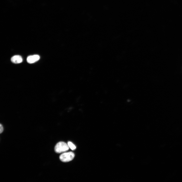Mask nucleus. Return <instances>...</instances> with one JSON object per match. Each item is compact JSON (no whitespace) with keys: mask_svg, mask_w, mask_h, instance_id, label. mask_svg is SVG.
Here are the masks:
<instances>
[{"mask_svg":"<svg viewBox=\"0 0 182 182\" xmlns=\"http://www.w3.org/2000/svg\"><path fill=\"white\" fill-rule=\"evenodd\" d=\"M69 148L67 144L64 142H60L55 146L54 150L56 153H60L67 151Z\"/></svg>","mask_w":182,"mask_h":182,"instance_id":"1","label":"nucleus"},{"mask_svg":"<svg viewBox=\"0 0 182 182\" xmlns=\"http://www.w3.org/2000/svg\"><path fill=\"white\" fill-rule=\"evenodd\" d=\"M75 154L74 153L69 152L61 154L59 156V159L62 162H67L72 160Z\"/></svg>","mask_w":182,"mask_h":182,"instance_id":"2","label":"nucleus"},{"mask_svg":"<svg viewBox=\"0 0 182 182\" xmlns=\"http://www.w3.org/2000/svg\"><path fill=\"white\" fill-rule=\"evenodd\" d=\"M40 59L39 56L37 55H34L28 56L27 58V61L29 63H32L38 61Z\"/></svg>","mask_w":182,"mask_h":182,"instance_id":"3","label":"nucleus"},{"mask_svg":"<svg viewBox=\"0 0 182 182\" xmlns=\"http://www.w3.org/2000/svg\"><path fill=\"white\" fill-rule=\"evenodd\" d=\"M11 60L13 63H19L22 62V59L21 56L16 55L12 57L11 58Z\"/></svg>","mask_w":182,"mask_h":182,"instance_id":"4","label":"nucleus"},{"mask_svg":"<svg viewBox=\"0 0 182 182\" xmlns=\"http://www.w3.org/2000/svg\"><path fill=\"white\" fill-rule=\"evenodd\" d=\"M67 144L69 148L72 150H74L76 149V146L72 142L70 141L68 142Z\"/></svg>","mask_w":182,"mask_h":182,"instance_id":"5","label":"nucleus"},{"mask_svg":"<svg viewBox=\"0 0 182 182\" xmlns=\"http://www.w3.org/2000/svg\"><path fill=\"white\" fill-rule=\"evenodd\" d=\"M3 131V128L2 125L0 124V133H2Z\"/></svg>","mask_w":182,"mask_h":182,"instance_id":"6","label":"nucleus"}]
</instances>
